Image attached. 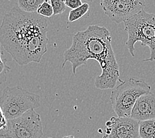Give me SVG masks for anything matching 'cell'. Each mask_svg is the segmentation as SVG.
<instances>
[{
  "label": "cell",
  "mask_w": 155,
  "mask_h": 138,
  "mask_svg": "<svg viewBox=\"0 0 155 138\" xmlns=\"http://www.w3.org/2000/svg\"><path fill=\"white\" fill-rule=\"evenodd\" d=\"M64 3L66 7H68L72 9L78 8L82 5V2L80 0H66Z\"/></svg>",
  "instance_id": "16"
},
{
  "label": "cell",
  "mask_w": 155,
  "mask_h": 138,
  "mask_svg": "<svg viewBox=\"0 0 155 138\" xmlns=\"http://www.w3.org/2000/svg\"><path fill=\"white\" fill-rule=\"evenodd\" d=\"M140 138H155V119L139 122Z\"/></svg>",
  "instance_id": "10"
},
{
  "label": "cell",
  "mask_w": 155,
  "mask_h": 138,
  "mask_svg": "<svg viewBox=\"0 0 155 138\" xmlns=\"http://www.w3.org/2000/svg\"><path fill=\"white\" fill-rule=\"evenodd\" d=\"M125 30L128 35L127 48L133 57H135V45L140 42L142 46L150 49V58L143 61L155 60V15L143 10L137 15L124 22Z\"/></svg>",
  "instance_id": "3"
},
{
  "label": "cell",
  "mask_w": 155,
  "mask_h": 138,
  "mask_svg": "<svg viewBox=\"0 0 155 138\" xmlns=\"http://www.w3.org/2000/svg\"><path fill=\"white\" fill-rule=\"evenodd\" d=\"M89 9L90 5L88 3H82V5L79 7L78 8L70 11L68 15V21L70 23H72L82 18L84 15H86Z\"/></svg>",
  "instance_id": "12"
},
{
  "label": "cell",
  "mask_w": 155,
  "mask_h": 138,
  "mask_svg": "<svg viewBox=\"0 0 155 138\" xmlns=\"http://www.w3.org/2000/svg\"><path fill=\"white\" fill-rule=\"evenodd\" d=\"M62 138H75V137H74L73 136H66L63 137Z\"/></svg>",
  "instance_id": "18"
},
{
  "label": "cell",
  "mask_w": 155,
  "mask_h": 138,
  "mask_svg": "<svg viewBox=\"0 0 155 138\" xmlns=\"http://www.w3.org/2000/svg\"><path fill=\"white\" fill-rule=\"evenodd\" d=\"M3 51L0 49V84L6 81V74L11 70V68L7 65L8 60L3 59L2 56Z\"/></svg>",
  "instance_id": "14"
},
{
  "label": "cell",
  "mask_w": 155,
  "mask_h": 138,
  "mask_svg": "<svg viewBox=\"0 0 155 138\" xmlns=\"http://www.w3.org/2000/svg\"><path fill=\"white\" fill-rule=\"evenodd\" d=\"M139 138H140V137H139Z\"/></svg>",
  "instance_id": "20"
},
{
  "label": "cell",
  "mask_w": 155,
  "mask_h": 138,
  "mask_svg": "<svg viewBox=\"0 0 155 138\" xmlns=\"http://www.w3.org/2000/svg\"><path fill=\"white\" fill-rule=\"evenodd\" d=\"M37 13L43 17H51L53 15V10L50 3V1H44L38 8Z\"/></svg>",
  "instance_id": "13"
},
{
  "label": "cell",
  "mask_w": 155,
  "mask_h": 138,
  "mask_svg": "<svg viewBox=\"0 0 155 138\" xmlns=\"http://www.w3.org/2000/svg\"><path fill=\"white\" fill-rule=\"evenodd\" d=\"M109 30L96 25L74 35L72 45L64 53L62 68L67 62L72 64L73 74L88 60H96L101 69V75L96 78L95 86L101 90L113 89L119 79V69L111 46Z\"/></svg>",
  "instance_id": "2"
},
{
  "label": "cell",
  "mask_w": 155,
  "mask_h": 138,
  "mask_svg": "<svg viewBox=\"0 0 155 138\" xmlns=\"http://www.w3.org/2000/svg\"><path fill=\"white\" fill-rule=\"evenodd\" d=\"M41 96L19 86H7L0 96V108L7 121L19 118L25 113L39 108Z\"/></svg>",
  "instance_id": "4"
},
{
  "label": "cell",
  "mask_w": 155,
  "mask_h": 138,
  "mask_svg": "<svg viewBox=\"0 0 155 138\" xmlns=\"http://www.w3.org/2000/svg\"><path fill=\"white\" fill-rule=\"evenodd\" d=\"M43 127L40 115L35 109L15 119L8 120L5 129L0 130V138H41Z\"/></svg>",
  "instance_id": "6"
},
{
  "label": "cell",
  "mask_w": 155,
  "mask_h": 138,
  "mask_svg": "<svg viewBox=\"0 0 155 138\" xmlns=\"http://www.w3.org/2000/svg\"><path fill=\"white\" fill-rule=\"evenodd\" d=\"M43 2V0H19L17 6L24 12L34 13H37L38 8Z\"/></svg>",
  "instance_id": "11"
},
{
  "label": "cell",
  "mask_w": 155,
  "mask_h": 138,
  "mask_svg": "<svg viewBox=\"0 0 155 138\" xmlns=\"http://www.w3.org/2000/svg\"><path fill=\"white\" fill-rule=\"evenodd\" d=\"M143 0H102L100 5L104 13L115 23H124L144 9Z\"/></svg>",
  "instance_id": "7"
},
{
  "label": "cell",
  "mask_w": 155,
  "mask_h": 138,
  "mask_svg": "<svg viewBox=\"0 0 155 138\" xmlns=\"http://www.w3.org/2000/svg\"><path fill=\"white\" fill-rule=\"evenodd\" d=\"M47 32L45 17L37 13H25L14 6L3 17L0 44L20 66L40 63L47 52Z\"/></svg>",
  "instance_id": "1"
},
{
  "label": "cell",
  "mask_w": 155,
  "mask_h": 138,
  "mask_svg": "<svg viewBox=\"0 0 155 138\" xmlns=\"http://www.w3.org/2000/svg\"><path fill=\"white\" fill-rule=\"evenodd\" d=\"M151 87L144 80L131 78L121 81L113 88L110 101L113 109L118 117H130L132 109L140 96L149 93Z\"/></svg>",
  "instance_id": "5"
},
{
  "label": "cell",
  "mask_w": 155,
  "mask_h": 138,
  "mask_svg": "<svg viewBox=\"0 0 155 138\" xmlns=\"http://www.w3.org/2000/svg\"><path fill=\"white\" fill-rule=\"evenodd\" d=\"M139 122L130 117H111L105 123L103 138H139Z\"/></svg>",
  "instance_id": "8"
},
{
  "label": "cell",
  "mask_w": 155,
  "mask_h": 138,
  "mask_svg": "<svg viewBox=\"0 0 155 138\" xmlns=\"http://www.w3.org/2000/svg\"><path fill=\"white\" fill-rule=\"evenodd\" d=\"M50 3L53 10V15H57L64 12L66 9V6L64 1L62 0H51Z\"/></svg>",
  "instance_id": "15"
},
{
  "label": "cell",
  "mask_w": 155,
  "mask_h": 138,
  "mask_svg": "<svg viewBox=\"0 0 155 138\" xmlns=\"http://www.w3.org/2000/svg\"><path fill=\"white\" fill-rule=\"evenodd\" d=\"M130 118L138 122L155 119V94H143L137 99Z\"/></svg>",
  "instance_id": "9"
},
{
  "label": "cell",
  "mask_w": 155,
  "mask_h": 138,
  "mask_svg": "<svg viewBox=\"0 0 155 138\" xmlns=\"http://www.w3.org/2000/svg\"><path fill=\"white\" fill-rule=\"evenodd\" d=\"M7 126V119L5 118L2 108H0V130L5 129Z\"/></svg>",
  "instance_id": "17"
},
{
  "label": "cell",
  "mask_w": 155,
  "mask_h": 138,
  "mask_svg": "<svg viewBox=\"0 0 155 138\" xmlns=\"http://www.w3.org/2000/svg\"><path fill=\"white\" fill-rule=\"evenodd\" d=\"M0 49H1V48H0Z\"/></svg>",
  "instance_id": "19"
}]
</instances>
